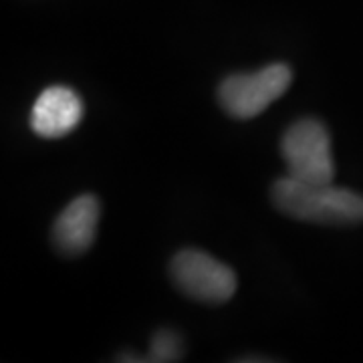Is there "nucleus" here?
<instances>
[{
	"label": "nucleus",
	"mask_w": 363,
	"mask_h": 363,
	"mask_svg": "<svg viewBox=\"0 0 363 363\" xmlns=\"http://www.w3.org/2000/svg\"><path fill=\"white\" fill-rule=\"evenodd\" d=\"M272 202L286 216L325 226L363 222V196L331 184H309L286 176L272 184Z\"/></svg>",
	"instance_id": "nucleus-1"
},
{
	"label": "nucleus",
	"mask_w": 363,
	"mask_h": 363,
	"mask_svg": "<svg viewBox=\"0 0 363 363\" xmlns=\"http://www.w3.org/2000/svg\"><path fill=\"white\" fill-rule=\"evenodd\" d=\"M281 156L291 178L309 184H331L335 164L331 156V135L315 117H303L289 125L281 140Z\"/></svg>",
	"instance_id": "nucleus-2"
},
{
	"label": "nucleus",
	"mask_w": 363,
	"mask_h": 363,
	"mask_svg": "<svg viewBox=\"0 0 363 363\" xmlns=\"http://www.w3.org/2000/svg\"><path fill=\"white\" fill-rule=\"evenodd\" d=\"M291 81L293 71L285 63H272L255 73H234L220 83L218 101L234 119H250L283 97Z\"/></svg>",
	"instance_id": "nucleus-3"
},
{
	"label": "nucleus",
	"mask_w": 363,
	"mask_h": 363,
	"mask_svg": "<svg viewBox=\"0 0 363 363\" xmlns=\"http://www.w3.org/2000/svg\"><path fill=\"white\" fill-rule=\"evenodd\" d=\"M169 274L186 297L198 303L222 305L236 293V272L198 248H184L169 264Z\"/></svg>",
	"instance_id": "nucleus-4"
},
{
	"label": "nucleus",
	"mask_w": 363,
	"mask_h": 363,
	"mask_svg": "<svg viewBox=\"0 0 363 363\" xmlns=\"http://www.w3.org/2000/svg\"><path fill=\"white\" fill-rule=\"evenodd\" d=\"M83 101L77 91L52 85L37 97L30 109V128L45 140H57L75 130L83 117Z\"/></svg>",
	"instance_id": "nucleus-5"
},
{
	"label": "nucleus",
	"mask_w": 363,
	"mask_h": 363,
	"mask_svg": "<svg viewBox=\"0 0 363 363\" xmlns=\"http://www.w3.org/2000/svg\"><path fill=\"white\" fill-rule=\"evenodd\" d=\"M99 200L93 194H81L69 202L52 224L55 248L67 257H77L89 250L99 224Z\"/></svg>",
	"instance_id": "nucleus-6"
},
{
	"label": "nucleus",
	"mask_w": 363,
	"mask_h": 363,
	"mask_svg": "<svg viewBox=\"0 0 363 363\" xmlns=\"http://www.w3.org/2000/svg\"><path fill=\"white\" fill-rule=\"evenodd\" d=\"M182 355H184V343L180 335L172 329H160L152 337L150 351L143 357V363L180 362Z\"/></svg>",
	"instance_id": "nucleus-7"
}]
</instances>
